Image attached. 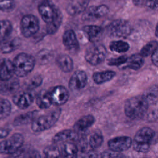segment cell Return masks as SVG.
<instances>
[{"mask_svg": "<svg viewBox=\"0 0 158 158\" xmlns=\"http://www.w3.org/2000/svg\"><path fill=\"white\" fill-rule=\"evenodd\" d=\"M149 103L143 95L131 98L127 100L124 106L125 114L130 118L139 119L146 114Z\"/></svg>", "mask_w": 158, "mask_h": 158, "instance_id": "obj_1", "label": "cell"}, {"mask_svg": "<svg viewBox=\"0 0 158 158\" xmlns=\"http://www.w3.org/2000/svg\"><path fill=\"white\" fill-rule=\"evenodd\" d=\"M60 108H56L45 114L36 117L31 123V130L40 133L51 128L57 122L61 114Z\"/></svg>", "mask_w": 158, "mask_h": 158, "instance_id": "obj_2", "label": "cell"}, {"mask_svg": "<svg viewBox=\"0 0 158 158\" xmlns=\"http://www.w3.org/2000/svg\"><path fill=\"white\" fill-rule=\"evenodd\" d=\"M36 59L31 55L22 52L19 54L13 60L14 74L20 78L28 75L34 69Z\"/></svg>", "mask_w": 158, "mask_h": 158, "instance_id": "obj_3", "label": "cell"}, {"mask_svg": "<svg viewBox=\"0 0 158 158\" xmlns=\"http://www.w3.org/2000/svg\"><path fill=\"white\" fill-rule=\"evenodd\" d=\"M155 133L149 127H143L139 129L135 134L132 146L136 152L146 153L149 151L150 144L152 140Z\"/></svg>", "mask_w": 158, "mask_h": 158, "instance_id": "obj_4", "label": "cell"}, {"mask_svg": "<svg viewBox=\"0 0 158 158\" xmlns=\"http://www.w3.org/2000/svg\"><path fill=\"white\" fill-rule=\"evenodd\" d=\"M109 36L115 38H123L129 36L131 32L130 23L124 19H116L112 21L107 28Z\"/></svg>", "mask_w": 158, "mask_h": 158, "instance_id": "obj_5", "label": "cell"}, {"mask_svg": "<svg viewBox=\"0 0 158 158\" xmlns=\"http://www.w3.org/2000/svg\"><path fill=\"white\" fill-rule=\"evenodd\" d=\"M23 142L22 135L19 133H14L9 138L0 142V154L12 156L23 146Z\"/></svg>", "mask_w": 158, "mask_h": 158, "instance_id": "obj_6", "label": "cell"}, {"mask_svg": "<svg viewBox=\"0 0 158 158\" xmlns=\"http://www.w3.org/2000/svg\"><path fill=\"white\" fill-rule=\"evenodd\" d=\"M107 49L101 44H93L85 52V59L86 61L92 65H98L101 64L106 59Z\"/></svg>", "mask_w": 158, "mask_h": 158, "instance_id": "obj_7", "label": "cell"}, {"mask_svg": "<svg viewBox=\"0 0 158 158\" xmlns=\"http://www.w3.org/2000/svg\"><path fill=\"white\" fill-rule=\"evenodd\" d=\"M40 29L38 18L33 14H27L20 20L21 33L25 38H30L36 34Z\"/></svg>", "mask_w": 158, "mask_h": 158, "instance_id": "obj_8", "label": "cell"}, {"mask_svg": "<svg viewBox=\"0 0 158 158\" xmlns=\"http://www.w3.org/2000/svg\"><path fill=\"white\" fill-rule=\"evenodd\" d=\"M109 12V7L105 4L91 6L83 12L82 19L86 21L96 20L104 17Z\"/></svg>", "mask_w": 158, "mask_h": 158, "instance_id": "obj_9", "label": "cell"}, {"mask_svg": "<svg viewBox=\"0 0 158 158\" xmlns=\"http://www.w3.org/2000/svg\"><path fill=\"white\" fill-rule=\"evenodd\" d=\"M57 8L48 0H43L38 6L39 14L46 24L51 23L55 18Z\"/></svg>", "mask_w": 158, "mask_h": 158, "instance_id": "obj_10", "label": "cell"}, {"mask_svg": "<svg viewBox=\"0 0 158 158\" xmlns=\"http://www.w3.org/2000/svg\"><path fill=\"white\" fill-rule=\"evenodd\" d=\"M52 104L59 106L64 104L69 98V92L64 86L58 85L49 91Z\"/></svg>", "mask_w": 158, "mask_h": 158, "instance_id": "obj_11", "label": "cell"}, {"mask_svg": "<svg viewBox=\"0 0 158 158\" xmlns=\"http://www.w3.org/2000/svg\"><path fill=\"white\" fill-rule=\"evenodd\" d=\"M132 139L127 136H117L110 139L107 145L110 149L120 152L128 149L132 145Z\"/></svg>", "mask_w": 158, "mask_h": 158, "instance_id": "obj_12", "label": "cell"}, {"mask_svg": "<svg viewBox=\"0 0 158 158\" xmlns=\"http://www.w3.org/2000/svg\"><path fill=\"white\" fill-rule=\"evenodd\" d=\"M62 42L65 49L70 53L76 54L79 51L80 44L76 34L73 30H66L62 36Z\"/></svg>", "mask_w": 158, "mask_h": 158, "instance_id": "obj_13", "label": "cell"}, {"mask_svg": "<svg viewBox=\"0 0 158 158\" xmlns=\"http://www.w3.org/2000/svg\"><path fill=\"white\" fill-rule=\"evenodd\" d=\"M88 82L86 72L81 70H76L71 76L69 82V87L72 91H78L84 88Z\"/></svg>", "mask_w": 158, "mask_h": 158, "instance_id": "obj_14", "label": "cell"}, {"mask_svg": "<svg viewBox=\"0 0 158 158\" xmlns=\"http://www.w3.org/2000/svg\"><path fill=\"white\" fill-rule=\"evenodd\" d=\"M12 101L19 108L25 109L33 103L34 96L29 91H20L14 95Z\"/></svg>", "mask_w": 158, "mask_h": 158, "instance_id": "obj_15", "label": "cell"}, {"mask_svg": "<svg viewBox=\"0 0 158 158\" xmlns=\"http://www.w3.org/2000/svg\"><path fill=\"white\" fill-rule=\"evenodd\" d=\"M80 138V133L75 130H63L56 133L52 138V141L54 144L65 143L68 141H78Z\"/></svg>", "mask_w": 158, "mask_h": 158, "instance_id": "obj_16", "label": "cell"}, {"mask_svg": "<svg viewBox=\"0 0 158 158\" xmlns=\"http://www.w3.org/2000/svg\"><path fill=\"white\" fill-rule=\"evenodd\" d=\"M14 74L13 62L7 58L0 59V81L8 80Z\"/></svg>", "mask_w": 158, "mask_h": 158, "instance_id": "obj_17", "label": "cell"}, {"mask_svg": "<svg viewBox=\"0 0 158 158\" xmlns=\"http://www.w3.org/2000/svg\"><path fill=\"white\" fill-rule=\"evenodd\" d=\"M89 0H73L66 7L67 12L72 16H75L83 12L86 8Z\"/></svg>", "mask_w": 158, "mask_h": 158, "instance_id": "obj_18", "label": "cell"}, {"mask_svg": "<svg viewBox=\"0 0 158 158\" xmlns=\"http://www.w3.org/2000/svg\"><path fill=\"white\" fill-rule=\"evenodd\" d=\"M95 122V118L91 114L86 115L79 118L73 125V130L78 133H85Z\"/></svg>", "mask_w": 158, "mask_h": 158, "instance_id": "obj_19", "label": "cell"}, {"mask_svg": "<svg viewBox=\"0 0 158 158\" xmlns=\"http://www.w3.org/2000/svg\"><path fill=\"white\" fill-rule=\"evenodd\" d=\"M20 38L15 37L13 38H7L0 42V51L2 53L8 54L17 49L21 45Z\"/></svg>", "mask_w": 158, "mask_h": 158, "instance_id": "obj_20", "label": "cell"}, {"mask_svg": "<svg viewBox=\"0 0 158 158\" xmlns=\"http://www.w3.org/2000/svg\"><path fill=\"white\" fill-rule=\"evenodd\" d=\"M82 30L88 40L93 43L96 42L103 33V29L101 27L94 25H85Z\"/></svg>", "mask_w": 158, "mask_h": 158, "instance_id": "obj_21", "label": "cell"}, {"mask_svg": "<svg viewBox=\"0 0 158 158\" xmlns=\"http://www.w3.org/2000/svg\"><path fill=\"white\" fill-rule=\"evenodd\" d=\"M20 86V83L18 79L10 78L6 81L0 82V93L3 94H10L15 92Z\"/></svg>", "mask_w": 158, "mask_h": 158, "instance_id": "obj_22", "label": "cell"}, {"mask_svg": "<svg viewBox=\"0 0 158 158\" xmlns=\"http://www.w3.org/2000/svg\"><path fill=\"white\" fill-rule=\"evenodd\" d=\"M56 64L64 72H70L73 68V62L72 58L67 54H60L56 60Z\"/></svg>", "mask_w": 158, "mask_h": 158, "instance_id": "obj_23", "label": "cell"}, {"mask_svg": "<svg viewBox=\"0 0 158 158\" xmlns=\"http://www.w3.org/2000/svg\"><path fill=\"white\" fill-rule=\"evenodd\" d=\"M61 157H76L78 156V146L73 141L65 142L60 148Z\"/></svg>", "mask_w": 158, "mask_h": 158, "instance_id": "obj_24", "label": "cell"}, {"mask_svg": "<svg viewBox=\"0 0 158 158\" xmlns=\"http://www.w3.org/2000/svg\"><path fill=\"white\" fill-rule=\"evenodd\" d=\"M38 111L37 110H33V111H30L25 114H20L16 117L14 121H13V125L15 127H19L24 125H27L29 123H31L32 121L34 120V118L37 115Z\"/></svg>", "mask_w": 158, "mask_h": 158, "instance_id": "obj_25", "label": "cell"}, {"mask_svg": "<svg viewBox=\"0 0 158 158\" xmlns=\"http://www.w3.org/2000/svg\"><path fill=\"white\" fill-rule=\"evenodd\" d=\"M36 103L38 107L42 109L50 107L52 103L49 91L41 90L36 96Z\"/></svg>", "mask_w": 158, "mask_h": 158, "instance_id": "obj_26", "label": "cell"}, {"mask_svg": "<svg viewBox=\"0 0 158 158\" xmlns=\"http://www.w3.org/2000/svg\"><path fill=\"white\" fill-rule=\"evenodd\" d=\"M63 15L59 8H57L56 14L54 20L49 23L46 24V31L49 35H53L57 32L62 22Z\"/></svg>", "mask_w": 158, "mask_h": 158, "instance_id": "obj_27", "label": "cell"}, {"mask_svg": "<svg viewBox=\"0 0 158 158\" xmlns=\"http://www.w3.org/2000/svg\"><path fill=\"white\" fill-rule=\"evenodd\" d=\"M115 75V72L112 70L96 72L93 75V80L95 83L100 85L110 81Z\"/></svg>", "mask_w": 158, "mask_h": 158, "instance_id": "obj_28", "label": "cell"}, {"mask_svg": "<svg viewBox=\"0 0 158 158\" xmlns=\"http://www.w3.org/2000/svg\"><path fill=\"white\" fill-rule=\"evenodd\" d=\"M144 57L140 54H135L128 57L125 62L126 67L132 70H138L144 64Z\"/></svg>", "mask_w": 158, "mask_h": 158, "instance_id": "obj_29", "label": "cell"}, {"mask_svg": "<svg viewBox=\"0 0 158 158\" xmlns=\"http://www.w3.org/2000/svg\"><path fill=\"white\" fill-rule=\"evenodd\" d=\"M12 25L9 20H0V42L9 38L12 31Z\"/></svg>", "mask_w": 158, "mask_h": 158, "instance_id": "obj_30", "label": "cell"}, {"mask_svg": "<svg viewBox=\"0 0 158 158\" xmlns=\"http://www.w3.org/2000/svg\"><path fill=\"white\" fill-rule=\"evenodd\" d=\"M13 157H40V152L35 149H30L26 146H22L15 154L12 155Z\"/></svg>", "mask_w": 158, "mask_h": 158, "instance_id": "obj_31", "label": "cell"}, {"mask_svg": "<svg viewBox=\"0 0 158 158\" xmlns=\"http://www.w3.org/2000/svg\"><path fill=\"white\" fill-rule=\"evenodd\" d=\"M109 48L112 51L118 53H123L129 49L130 45L128 43L122 40L113 41L110 42Z\"/></svg>", "mask_w": 158, "mask_h": 158, "instance_id": "obj_32", "label": "cell"}, {"mask_svg": "<svg viewBox=\"0 0 158 158\" xmlns=\"http://www.w3.org/2000/svg\"><path fill=\"white\" fill-rule=\"evenodd\" d=\"M12 106L10 101L6 99L0 98V120L7 117L11 112Z\"/></svg>", "mask_w": 158, "mask_h": 158, "instance_id": "obj_33", "label": "cell"}, {"mask_svg": "<svg viewBox=\"0 0 158 158\" xmlns=\"http://www.w3.org/2000/svg\"><path fill=\"white\" fill-rule=\"evenodd\" d=\"M135 6L146 7L153 10H158V0H132Z\"/></svg>", "mask_w": 158, "mask_h": 158, "instance_id": "obj_34", "label": "cell"}, {"mask_svg": "<svg viewBox=\"0 0 158 158\" xmlns=\"http://www.w3.org/2000/svg\"><path fill=\"white\" fill-rule=\"evenodd\" d=\"M37 60L40 64L48 63L52 58V53L48 49H41L37 54Z\"/></svg>", "mask_w": 158, "mask_h": 158, "instance_id": "obj_35", "label": "cell"}, {"mask_svg": "<svg viewBox=\"0 0 158 158\" xmlns=\"http://www.w3.org/2000/svg\"><path fill=\"white\" fill-rule=\"evenodd\" d=\"M158 46V43L156 41H151L146 44L141 49L140 54L143 57H146L152 54L154 51Z\"/></svg>", "mask_w": 158, "mask_h": 158, "instance_id": "obj_36", "label": "cell"}, {"mask_svg": "<svg viewBox=\"0 0 158 158\" xmlns=\"http://www.w3.org/2000/svg\"><path fill=\"white\" fill-rule=\"evenodd\" d=\"M143 95L149 104L156 102L158 101V87H152V88H149Z\"/></svg>", "mask_w": 158, "mask_h": 158, "instance_id": "obj_37", "label": "cell"}, {"mask_svg": "<svg viewBox=\"0 0 158 158\" xmlns=\"http://www.w3.org/2000/svg\"><path fill=\"white\" fill-rule=\"evenodd\" d=\"M43 154L46 157H61L60 150L56 145L46 146L43 150Z\"/></svg>", "mask_w": 158, "mask_h": 158, "instance_id": "obj_38", "label": "cell"}, {"mask_svg": "<svg viewBox=\"0 0 158 158\" xmlns=\"http://www.w3.org/2000/svg\"><path fill=\"white\" fill-rule=\"evenodd\" d=\"M43 82V77L40 75H36L33 77L27 83L26 88L28 91L35 89V88L39 87Z\"/></svg>", "mask_w": 158, "mask_h": 158, "instance_id": "obj_39", "label": "cell"}, {"mask_svg": "<svg viewBox=\"0 0 158 158\" xmlns=\"http://www.w3.org/2000/svg\"><path fill=\"white\" fill-rule=\"evenodd\" d=\"M15 7V0H0V10L10 12Z\"/></svg>", "mask_w": 158, "mask_h": 158, "instance_id": "obj_40", "label": "cell"}, {"mask_svg": "<svg viewBox=\"0 0 158 158\" xmlns=\"http://www.w3.org/2000/svg\"><path fill=\"white\" fill-rule=\"evenodd\" d=\"M128 59L126 56H121L117 58H111L107 60V64L110 66H118L125 64Z\"/></svg>", "mask_w": 158, "mask_h": 158, "instance_id": "obj_41", "label": "cell"}, {"mask_svg": "<svg viewBox=\"0 0 158 158\" xmlns=\"http://www.w3.org/2000/svg\"><path fill=\"white\" fill-rule=\"evenodd\" d=\"M100 157H123L122 155L120 154V152L112 151L109 149V150H107L104 151L101 153L100 155Z\"/></svg>", "mask_w": 158, "mask_h": 158, "instance_id": "obj_42", "label": "cell"}, {"mask_svg": "<svg viewBox=\"0 0 158 158\" xmlns=\"http://www.w3.org/2000/svg\"><path fill=\"white\" fill-rule=\"evenodd\" d=\"M151 60L155 66L158 67V46L151 54Z\"/></svg>", "mask_w": 158, "mask_h": 158, "instance_id": "obj_43", "label": "cell"}, {"mask_svg": "<svg viewBox=\"0 0 158 158\" xmlns=\"http://www.w3.org/2000/svg\"><path fill=\"white\" fill-rule=\"evenodd\" d=\"M10 131L11 130L9 128H0V139L6 138Z\"/></svg>", "mask_w": 158, "mask_h": 158, "instance_id": "obj_44", "label": "cell"}, {"mask_svg": "<svg viewBox=\"0 0 158 158\" xmlns=\"http://www.w3.org/2000/svg\"><path fill=\"white\" fill-rule=\"evenodd\" d=\"M155 35L158 38V22L157 23V25H156V28H155Z\"/></svg>", "mask_w": 158, "mask_h": 158, "instance_id": "obj_45", "label": "cell"}]
</instances>
